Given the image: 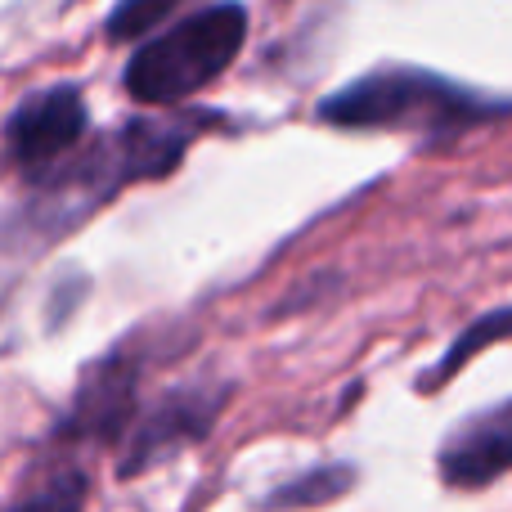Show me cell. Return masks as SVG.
<instances>
[{
    "mask_svg": "<svg viewBox=\"0 0 512 512\" xmlns=\"http://www.w3.org/2000/svg\"><path fill=\"white\" fill-rule=\"evenodd\" d=\"M499 99H486L468 86L427 68H373L369 77L342 86L319 104V122L346 131H432L450 135L499 113Z\"/></svg>",
    "mask_w": 512,
    "mask_h": 512,
    "instance_id": "obj_1",
    "label": "cell"
},
{
    "mask_svg": "<svg viewBox=\"0 0 512 512\" xmlns=\"http://www.w3.org/2000/svg\"><path fill=\"white\" fill-rule=\"evenodd\" d=\"M243 36H248V9L243 5L194 9L131 54L122 77L126 95L149 108L198 95L234 63V54L243 50Z\"/></svg>",
    "mask_w": 512,
    "mask_h": 512,
    "instance_id": "obj_2",
    "label": "cell"
},
{
    "mask_svg": "<svg viewBox=\"0 0 512 512\" xmlns=\"http://www.w3.org/2000/svg\"><path fill=\"white\" fill-rule=\"evenodd\" d=\"M86 131H90V113L77 86L36 90V95H27L9 113V126H5L9 158L32 171L63 167V158L86 140Z\"/></svg>",
    "mask_w": 512,
    "mask_h": 512,
    "instance_id": "obj_3",
    "label": "cell"
},
{
    "mask_svg": "<svg viewBox=\"0 0 512 512\" xmlns=\"http://www.w3.org/2000/svg\"><path fill=\"white\" fill-rule=\"evenodd\" d=\"M225 405V391L216 387H180V391H167L149 414L135 423V432L126 436L122 445V477H135V472L153 468L158 459L167 454L185 450V445L203 441L212 418L221 414Z\"/></svg>",
    "mask_w": 512,
    "mask_h": 512,
    "instance_id": "obj_4",
    "label": "cell"
},
{
    "mask_svg": "<svg viewBox=\"0 0 512 512\" xmlns=\"http://www.w3.org/2000/svg\"><path fill=\"white\" fill-rule=\"evenodd\" d=\"M135 382H140V364L122 351L90 364L63 423L54 427L59 441H117V436H131Z\"/></svg>",
    "mask_w": 512,
    "mask_h": 512,
    "instance_id": "obj_5",
    "label": "cell"
},
{
    "mask_svg": "<svg viewBox=\"0 0 512 512\" xmlns=\"http://www.w3.org/2000/svg\"><path fill=\"white\" fill-rule=\"evenodd\" d=\"M512 472V400L463 418L441 445V477L454 490H481Z\"/></svg>",
    "mask_w": 512,
    "mask_h": 512,
    "instance_id": "obj_6",
    "label": "cell"
},
{
    "mask_svg": "<svg viewBox=\"0 0 512 512\" xmlns=\"http://www.w3.org/2000/svg\"><path fill=\"white\" fill-rule=\"evenodd\" d=\"M504 337H512V306L504 310H490V315H481V319H472L468 328H463L459 337H454V346L441 355V364H436L432 373H423L418 378V387H445V382L454 378V373L463 369V364L472 360V355H481L486 346H495V342H504Z\"/></svg>",
    "mask_w": 512,
    "mask_h": 512,
    "instance_id": "obj_7",
    "label": "cell"
},
{
    "mask_svg": "<svg viewBox=\"0 0 512 512\" xmlns=\"http://www.w3.org/2000/svg\"><path fill=\"white\" fill-rule=\"evenodd\" d=\"M351 486H355V468H346V463L310 468L306 477H297V481L274 490V495L265 499V508H315V504H328V499L346 495Z\"/></svg>",
    "mask_w": 512,
    "mask_h": 512,
    "instance_id": "obj_8",
    "label": "cell"
},
{
    "mask_svg": "<svg viewBox=\"0 0 512 512\" xmlns=\"http://www.w3.org/2000/svg\"><path fill=\"white\" fill-rule=\"evenodd\" d=\"M86 472L77 468H63L54 472L50 481H41L36 490H27L23 499H18L9 512H81V504H86Z\"/></svg>",
    "mask_w": 512,
    "mask_h": 512,
    "instance_id": "obj_9",
    "label": "cell"
},
{
    "mask_svg": "<svg viewBox=\"0 0 512 512\" xmlns=\"http://www.w3.org/2000/svg\"><path fill=\"white\" fill-rule=\"evenodd\" d=\"M176 14V5L171 0H131V5H117L113 14H108V41H131V36H144V32H153V27L162 23V18H171Z\"/></svg>",
    "mask_w": 512,
    "mask_h": 512,
    "instance_id": "obj_10",
    "label": "cell"
}]
</instances>
